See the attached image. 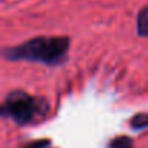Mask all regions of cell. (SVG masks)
Listing matches in <instances>:
<instances>
[{
    "label": "cell",
    "mask_w": 148,
    "mask_h": 148,
    "mask_svg": "<svg viewBox=\"0 0 148 148\" xmlns=\"http://www.w3.org/2000/svg\"><path fill=\"white\" fill-rule=\"evenodd\" d=\"M70 41L65 36H38L18 47L5 49V57L12 61H36L47 65H58L65 60Z\"/></svg>",
    "instance_id": "6da1fadb"
},
{
    "label": "cell",
    "mask_w": 148,
    "mask_h": 148,
    "mask_svg": "<svg viewBox=\"0 0 148 148\" xmlns=\"http://www.w3.org/2000/svg\"><path fill=\"white\" fill-rule=\"evenodd\" d=\"M49 145H51V142L48 139H41V141H36V142H31L25 148H47Z\"/></svg>",
    "instance_id": "8992f818"
},
{
    "label": "cell",
    "mask_w": 148,
    "mask_h": 148,
    "mask_svg": "<svg viewBox=\"0 0 148 148\" xmlns=\"http://www.w3.org/2000/svg\"><path fill=\"white\" fill-rule=\"evenodd\" d=\"M134 147V142L131 138L122 135V136H118V138H113L110 142H109V148H132Z\"/></svg>",
    "instance_id": "5b68a950"
},
{
    "label": "cell",
    "mask_w": 148,
    "mask_h": 148,
    "mask_svg": "<svg viewBox=\"0 0 148 148\" xmlns=\"http://www.w3.org/2000/svg\"><path fill=\"white\" fill-rule=\"evenodd\" d=\"M136 31H138V35L148 38V6L144 8L142 10H139V13H138Z\"/></svg>",
    "instance_id": "3957f363"
},
{
    "label": "cell",
    "mask_w": 148,
    "mask_h": 148,
    "mask_svg": "<svg viewBox=\"0 0 148 148\" xmlns=\"http://www.w3.org/2000/svg\"><path fill=\"white\" fill-rule=\"evenodd\" d=\"M131 128L138 131V129H144V128H148V113H136L131 121Z\"/></svg>",
    "instance_id": "277c9868"
},
{
    "label": "cell",
    "mask_w": 148,
    "mask_h": 148,
    "mask_svg": "<svg viewBox=\"0 0 148 148\" xmlns=\"http://www.w3.org/2000/svg\"><path fill=\"white\" fill-rule=\"evenodd\" d=\"M48 110L47 102L31 96L25 92H12L6 97L2 113L13 119L18 125H28L35 122L39 116H45Z\"/></svg>",
    "instance_id": "7a4b0ae2"
}]
</instances>
